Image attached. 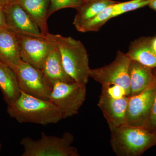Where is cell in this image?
<instances>
[{"label":"cell","instance_id":"1","mask_svg":"<svg viewBox=\"0 0 156 156\" xmlns=\"http://www.w3.org/2000/svg\"><path fill=\"white\" fill-rule=\"evenodd\" d=\"M7 112L20 123L45 125L62 120L57 107L50 100H44L21 92L17 100L8 105Z\"/></svg>","mask_w":156,"mask_h":156},{"label":"cell","instance_id":"2","mask_svg":"<svg viewBox=\"0 0 156 156\" xmlns=\"http://www.w3.org/2000/svg\"><path fill=\"white\" fill-rule=\"evenodd\" d=\"M111 145L118 156H139L156 145V132L126 124L109 127Z\"/></svg>","mask_w":156,"mask_h":156},{"label":"cell","instance_id":"3","mask_svg":"<svg viewBox=\"0 0 156 156\" xmlns=\"http://www.w3.org/2000/svg\"><path fill=\"white\" fill-rule=\"evenodd\" d=\"M61 54L66 73L76 83L87 85L90 68L86 48L80 41L71 37L50 34Z\"/></svg>","mask_w":156,"mask_h":156},{"label":"cell","instance_id":"4","mask_svg":"<svg viewBox=\"0 0 156 156\" xmlns=\"http://www.w3.org/2000/svg\"><path fill=\"white\" fill-rule=\"evenodd\" d=\"M74 137L65 132L62 136H50L42 132L41 137L34 140L27 136L20 144L23 147L22 156H79L77 149L71 145Z\"/></svg>","mask_w":156,"mask_h":156},{"label":"cell","instance_id":"5","mask_svg":"<svg viewBox=\"0 0 156 156\" xmlns=\"http://www.w3.org/2000/svg\"><path fill=\"white\" fill-rule=\"evenodd\" d=\"M87 96V85L57 83L53 86L49 100L58 109L62 119L77 114Z\"/></svg>","mask_w":156,"mask_h":156},{"label":"cell","instance_id":"6","mask_svg":"<svg viewBox=\"0 0 156 156\" xmlns=\"http://www.w3.org/2000/svg\"><path fill=\"white\" fill-rule=\"evenodd\" d=\"M131 60L126 53L119 50L111 63L102 67L90 69L89 77L102 86H120L125 90L126 95L129 96L131 89L129 68Z\"/></svg>","mask_w":156,"mask_h":156},{"label":"cell","instance_id":"7","mask_svg":"<svg viewBox=\"0 0 156 156\" xmlns=\"http://www.w3.org/2000/svg\"><path fill=\"white\" fill-rule=\"evenodd\" d=\"M13 70L20 91L40 99L49 100L53 87L41 69L22 60Z\"/></svg>","mask_w":156,"mask_h":156},{"label":"cell","instance_id":"8","mask_svg":"<svg viewBox=\"0 0 156 156\" xmlns=\"http://www.w3.org/2000/svg\"><path fill=\"white\" fill-rule=\"evenodd\" d=\"M50 34L46 37L17 34L21 60L41 69L46 58L56 46Z\"/></svg>","mask_w":156,"mask_h":156},{"label":"cell","instance_id":"9","mask_svg":"<svg viewBox=\"0 0 156 156\" xmlns=\"http://www.w3.org/2000/svg\"><path fill=\"white\" fill-rule=\"evenodd\" d=\"M156 95V80L152 86L143 92L129 96L127 124L145 128L150 115Z\"/></svg>","mask_w":156,"mask_h":156},{"label":"cell","instance_id":"10","mask_svg":"<svg viewBox=\"0 0 156 156\" xmlns=\"http://www.w3.org/2000/svg\"><path fill=\"white\" fill-rule=\"evenodd\" d=\"M7 28L15 33L46 37L23 8L14 1L4 7Z\"/></svg>","mask_w":156,"mask_h":156},{"label":"cell","instance_id":"11","mask_svg":"<svg viewBox=\"0 0 156 156\" xmlns=\"http://www.w3.org/2000/svg\"><path fill=\"white\" fill-rule=\"evenodd\" d=\"M129 96L114 98L101 89L98 105L109 127L127 124V111Z\"/></svg>","mask_w":156,"mask_h":156},{"label":"cell","instance_id":"12","mask_svg":"<svg viewBox=\"0 0 156 156\" xmlns=\"http://www.w3.org/2000/svg\"><path fill=\"white\" fill-rule=\"evenodd\" d=\"M0 61L13 69L22 61L17 34L7 27L0 29Z\"/></svg>","mask_w":156,"mask_h":156},{"label":"cell","instance_id":"13","mask_svg":"<svg viewBox=\"0 0 156 156\" xmlns=\"http://www.w3.org/2000/svg\"><path fill=\"white\" fill-rule=\"evenodd\" d=\"M154 69L131 60L129 68L130 79V96L137 95L150 87L156 80Z\"/></svg>","mask_w":156,"mask_h":156},{"label":"cell","instance_id":"14","mask_svg":"<svg viewBox=\"0 0 156 156\" xmlns=\"http://www.w3.org/2000/svg\"><path fill=\"white\" fill-rule=\"evenodd\" d=\"M41 69L52 87L57 83L75 82L65 70L61 54L56 46L48 55Z\"/></svg>","mask_w":156,"mask_h":156},{"label":"cell","instance_id":"15","mask_svg":"<svg viewBox=\"0 0 156 156\" xmlns=\"http://www.w3.org/2000/svg\"><path fill=\"white\" fill-rule=\"evenodd\" d=\"M126 53L131 60L151 68H156V53L151 45V37H141L134 40Z\"/></svg>","mask_w":156,"mask_h":156},{"label":"cell","instance_id":"16","mask_svg":"<svg viewBox=\"0 0 156 156\" xmlns=\"http://www.w3.org/2000/svg\"><path fill=\"white\" fill-rule=\"evenodd\" d=\"M27 12L38 27L43 34H50L47 21L48 18L49 0H15Z\"/></svg>","mask_w":156,"mask_h":156},{"label":"cell","instance_id":"17","mask_svg":"<svg viewBox=\"0 0 156 156\" xmlns=\"http://www.w3.org/2000/svg\"><path fill=\"white\" fill-rule=\"evenodd\" d=\"M0 89L8 105L17 100L21 93L14 70L1 61Z\"/></svg>","mask_w":156,"mask_h":156},{"label":"cell","instance_id":"18","mask_svg":"<svg viewBox=\"0 0 156 156\" xmlns=\"http://www.w3.org/2000/svg\"><path fill=\"white\" fill-rule=\"evenodd\" d=\"M118 2L112 0H88L76 9L74 26L78 30L83 23L100 13L107 7Z\"/></svg>","mask_w":156,"mask_h":156},{"label":"cell","instance_id":"19","mask_svg":"<svg viewBox=\"0 0 156 156\" xmlns=\"http://www.w3.org/2000/svg\"><path fill=\"white\" fill-rule=\"evenodd\" d=\"M114 5L104 9L95 17L83 23L77 30L83 33L99 30L108 21L112 18Z\"/></svg>","mask_w":156,"mask_h":156},{"label":"cell","instance_id":"20","mask_svg":"<svg viewBox=\"0 0 156 156\" xmlns=\"http://www.w3.org/2000/svg\"><path fill=\"white\" fill-rule=\"evenodd\" d=\"M151 1L152 0H131L124 2H118L113 5L112 18L148 6Z\"/></svg>","mask_w":156,"mask_h":156},{"label":"cell","instance_id":"21","mask_svg":"<svg viewBox=\"0 0 156 156\" xmlns=\"http://www.w3.org/2000/svg\"><path fill=\"white\" fill-rule=\"evenodd\" d=\"M85 2L84 0H50L48 17L60 9L73 8L77 9Z\"/></svg>","mask_w":156,"mask_h":156},{"label":"cell","instance_id":"22","mask_svg":"<svg viewBox=\"0 0 156 156\" xmlns=\"http://www.w3.org/2000/svg\"><path fill=\"white\" fill-rule=\"evenodd\" d=\"M145 128L151 132H156V95L152 107L150 115Z\"/></svg>","mask_w":156,"mask_h":156},{"label":"cell","instance_id":"23","mask_svg":"<svg viewBox=\"0 0 156 156\" xmlns=\"http://www.w3.org/2000/svg\"><path fill=\"white\" fill-rule=\"evenodd\" d=\"M7 27L4 7L0 6V29Z\"/></svg>","mask_w":156,"mask_h":156},{"label":"cell","instance_id":"24","mask_svg":"<svg viewBox=\"0 0 156 156\" xmlns=\"http://www.w3.org/2000/svg\"><path fill=\"white\" fill-rule=\"evenodd\" d=\"M151 45L154 51L156 53V36L151 37Z\"/></svg>","mask_w":156,"mask_h":156},{"label":"cell","instance_id":"25","mask_svg":"<svg viewBox=\"0 0 156 156\" xmlns=\"http://www.w3.org/2000/svg\"><path fill=\"white\" fill-rule=\"evenodd\" d=\"M15 0H0V6L4 7Z\"/></svg>","mask_w":156,"mask_h":156},{"label":"cell","instance_id":"26","mask_svg":"<svg viewBox=\"0 0 156 156\" xmlns=\"http://www.w3.org/2000/svg\"><path fill=\"white\" fill-rule=\"evenodd\" d=\"M148 6L151 9L156 12V0H152Z\"/></svg>","mask_w":156,"mask_h":156},{"label":"cell","instance_id":"27","mask_svg":"<svg viewBox=\"0 0 156 156\" xmlns=\"http://www.w3.org/2000/svg\"><path fill=\"white\" fill-rule=\"evenodd\" d=\"M2 147V144H1V142H0V149Z\"/></svg>","mask_w":156,"mask_h":156},{"label":"cell","instance_id":"28","mask_svg":"<svg viewBox=\"0 0 156 156\" xmlns=\"http://www.w3.org/2000/svg\"><path fill=\"white\" fill-rule=\"evenodd\" d=\"M84 1H85H85H88V0H84Z\"/></svg>","mask_w":156,"mask_h":156}]
</instances>
